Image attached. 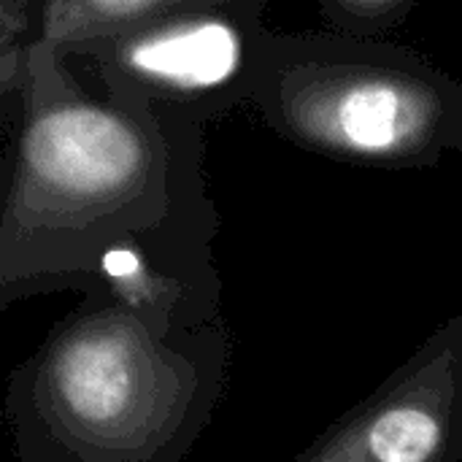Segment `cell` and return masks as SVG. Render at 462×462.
Here are the masks:
<instances>
[{
  "mask_svg": "<svg viewBox=\"0 0 462 462\" xmlns=\"http://www.w3.org/2000/svg\"><path fill=\"white\" fill-rule=\"evenodd\" d=\"M203 122L89 92L35 41L0 211V306L79 292L97 257L211 200Z\"/></svg>",
  "mask_w": 462,
  "mask_h": 462,
  "instance_id": "1",
  "label": "cell"
},
{
  "mask_svg": "<svg viewBox=\"0 0 462 462\" xmlns=\"http://www.w3.org/2000/svg\"><path fill=\"white\" fill-rule=\"evenodd\" d=\"M225 319L160 330L127 306L81 295L5 384L19 462H184L225 395Z\"/></svg>",
  "mask_w": 462,
  "mask_h": 462,
  "instance_id": "2",
  "label": "cell"
},
{
  "mask_svg": "<svg viewBox=\"0 0 462 462\" xmlns=\"http://www.w3.org/2000/svg\"><path fill=\"white\" fill-rule=\"evenodd\" d=\"M460 81L387 38L271 32L254 111L284 141L365 168H430L460 149Z\"/></svg>",
  "mask_w": 462,
  "mask_h": 462,
  "instance_id": "3",
  "label": "cell"
},
{
  "mask_svg": "<svg viewBox=\"0 0 462 462\" xmlns=\"http://www.w3.org/2000/svg\"><path fill=\"white\" fill-rule=\"evenodd\" d=\"M265 0H181L95 57L103 89L211 122L252 103L271 38Z\"/></svg>",
  "mask_w": 462,
  "mask_h": 462,
  "instance_id": "4",
  "label": "cell"
},
{
  "mask_svg": "<svg viewBox=\"0 0 462 462\" xmlns=\"http://www.w3.org/2000/svg\"><path fill=\"white\" fill-rule=\"evenodd\" d=\"M295 462H462V311Z\"/></svg>",
  "mask_w": 462,
  "mask_h": 462,
  "instance_id": "5",
  "label": "cell"
},
{
  "mask_svg": "<svg viewBox=\"0 0 462 462\" xmlns=\"http://www.w3.org/2000/svg\"><path fill=\"white\" fill-rule=\"evenodd\" d=\"M217 233L219 211L208 200L108 246L79 292L111 298L168 333L217 322L222 319Z\"/></svg>",
  "mask_w": 462,
  "mask_h": 462,
  "instance_id": "6",
  "label": "cell"
},
{
  "mask_svg": "<svg viewBox=\"0 0 462 462\" xmlns=\"http://www.w3.org/2000/svg\"><path fill=\"white\" fill-rule=\"evenodd\" d=\"M181 0H38V43L54 57H97Z\"/></svg>",
  "mask_w": 462,
  "mask_h": 462,
  "instance_id": "7",
  "label": "cell"
},
{
  "mask_svg": "<svg viewBox=\"0 0 462 462\" xmlns=\"http://www.w3.org/2000/svg\"><path fill=\"white\" fill-rule=\"evenodd\" d=\"M38 38V0H0V108L11 130L24 106L32 49Z\"/></svg>",
  "mask_w": 462,
  "mask_h": 462,
  "instance_id": "8",
  "label": "cell"
},
{
  "mask_svg": "<svg viewBox=\"0 0 462 462\" xmlns=\"http://www.w3.org/2000/svg\"><path fill=\"white\" fill-rule=\"evenodd\" d=\"M417 0H322L319 14L330 32L349 38H384L401 27L414 11Z\"/></svg>",
  "mask_w": 462,
  "mask_h": 462,
  "instance_id": "9",
  "label": "cell"
},
{
  "mask_svg": "<svg viewBox=\"0 0 462 462\" xmlns=\"http://www.w3.org/2000/svg\"><path fill=\"white\" fill-rule=\"evenodd\" d=\"M457 138H460V152L462 154V81H460V100H457Z\"/></svg>",
  "mask_w": 462,
  "mask_h": 462,
  "instance_id": "10",
  "label": "cell"
}]
</instances>
